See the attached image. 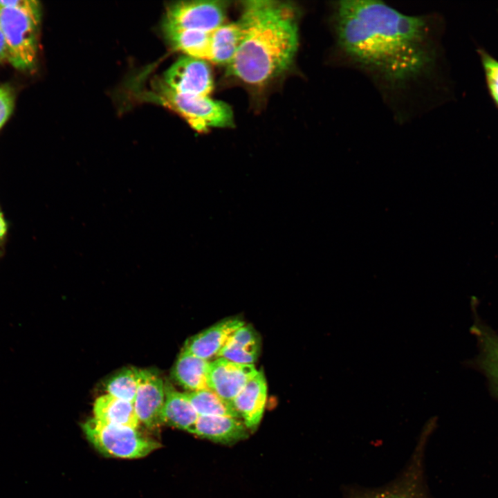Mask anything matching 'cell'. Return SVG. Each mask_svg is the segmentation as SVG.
Listing matches in <instances>:
<instances>
[{"label":"cell","instance_id":"1","mask_svg":"<svg viewBox=\"0 0 498 498\" xmlns=\"http://www.w3.org/2000/svg\"><path fill=\"white\" fill-rule=\"evenodd\" d=\"M331 21L338 54L391 102L436 78L439 28L432 16L407 15L380 1H341L333 4Z\"/></svg>","mask_w":498,"mask_h":498},{"label":"cell","instance_id":"2","mask_svg":"<svg viewBox=\"0 0 498 498\" xmlns=\"http://www.w3.org/2000/svg\"><path fill=\"white\" fill-rule=\"evenodd\" d=\"M298 7L290 1L241 2L238 23L241 41L226 66V75L252 87H262L291 66L299 46Z\"/></svg>","mask_w":498,"mask_h":498},{"label":"cell","instance_id":"3","mask_svg":"<svg viewBox=\"0 0 498 498\" xmlns=\"http://www.w3.org/2000/svg\"><path fill=\"white\" fill-rule=\"evenodd\" d=\"M435 422L432 418L425 423L409 460L394 480L378 488L344 486L342 498H430L425 476L424 458Z\"/></svg>","mask_w":498,"mask_h":498},{"label":"cell","instance_id":"4","mask_svg":"<svg viewBox=\"0 0 498 498\" xmlns=\"http://www.w3.org/2000/svg\"><path fill=\"white\" fill-rule=\"evenodd\" d=\"M154 98L176 111L199 133H205L212 128L232 127L234 116L232 108L224 102L210 96H198L177 93L163 80L154 84Z\"/></svg>","mask_w":498,"mask_h":498},{"label":"cell","instance_id":"5","mask_svg":"<svg viewBox=\"0 0 498 498\" xmlns=\"http://www.w3.org/2000/svg\"><path fill=\"white\" fill-rule=\"evenodd\" d=\"M41 14L0 7V28L7 48L8 61L22 71L33 70L37 56V35Z\"/></svg>","mask_w":498,"mask_h":498},{"label":"cell","instance_id":"6","mask_svg":"<svg viewBox=\"0 0 498 498\" xmlns=\"http://www.w3.org/2000/svg\"><path fill=\"white\" fill-rule=\"evenodd\" d=\"M82 428L90 443L107 456L142 458L160 446L141 436L136 428L107 423L94 417L88 419Z\"/></svg>","mask_w":498,"mask_h":498},{"label":"cell","instance_id":"7","mask_svg":"<svg viewBox=\"0 0 498 498\" xmlns=\"http://www.w3.org/2000/svg\"><path fill=\"white\" fill-rule=\"evenodd\" d=\"M228 2L181 1L168 6L163 29H185L212 33L225 24Z\"/></svg>","mask_w":498,"mask_h":498},{"label":"cell","instance_id":"8","mask_svg":"<svg viewBox=\"0 0 498 498\" xmlns=\"http://www.w3.org/2000/svg\"><path fill=\"white\" fill-rule=\"evenodd\" d=\"M162 80L174 91L185 95L210 96L214 87L212 71L206 61L186 55L176 60Z\"/></svg>","mask_w":498,"mask_h":498},{"label":"cell","instance_id":"9","mask_svg":"<svg viewBox=\"0 0 498 498\" xmlns=\"http://www.w3.org/2000/svg\"><path fill=\"white\" fill-rule=\"evenodd\" d=\"M258 371L253 365L237 363L223 358L210 361L209 389L232 403L233 399Z\"/></svg>","mask_w":498,"mask_h":498},{"label":"cell","instance_id":"10","mask_svg":"<svg viewBox=\"0 0 498 498\" xmlns=\"http://www.w3.org/2000/svg\"><path fill=\"white\" fill-rule=\"evenodd\" d=\"M165 399V383L154 371L139 369L138 389L133 402L139 422L149 428L163 423L162 412Z\"/></svg>","mask_w":498,"mask_h":498},{"label":"cell","instance_id":"11","mask_svg":"<svg viewBox=\"0 0 498 498\" xmlns=\"http://www.w3.org/2000/svg\"><path fill=\"white\" fill-rule=\"evenodd\" d=\"M243 325L244 322L238 318L219 322L187 339L183 350L210 361V359L217 358L231 337Z\"/></svg>","mask_w":498,"mask_h":498},{"label":"cell","instance_id":"12","mask_svg":"<svg viewBox=\"0 0 498 498\" xmlns=\"http://www.w3.org/2000/svg\"><path fill=\"white\" fill-rule=\"evenodd\" d=\"M267 385L263 371L250 380L232 401L247 428L254 430L261 421L265 409Z\"/></svg>","mask_w":498,"mask_h":498},{"label":"cell","instance_id":"13","mask_svg":"<svg viewBox=\"0 0 498 498\" xmlns=\"http://www.w3.org/2000/svg\"><path fill=\"white\" fill-rule=\"evenodd\" d=\"M192 433L224 444L233 443L248 436L247 427L239 418L223 416H199Z\"/></svg>","mask_w":498,"mask_h":498},{"label":"cell","instance_id":"14","mask_svg":"<svg viewBox=\"0 0 498 498\" xmlns=\"http://www.w3.org/2000/svg\"><path fill=\"white\" fill-rule=\"evenodd\" d=\"M165 399L162 412L163 423L192 433L198 414L185 393L165 384Z\"/></svg>","mask_w":498,"mask_h":498},{"label":"cell","instance_id":"15","mask_svg":"<svg viewBox=\"0 0 498 498\" xmlns=\"http://www.w3.org/2000/svg\"><path fill=\"white\" fill-rule=\"evenodd\" d=\"M210 361L182 350L174 366L172 375L184 388L190 391L210 389L208 373Z\"/></svg>","mask_w":498,"mask_h":498},{"label":"cell","instance_id":"16","mask_svg":"<svg viewBox=\"0 0 498 498\" xmlns=\"http://www.w3.org/2000/svg\"><path fill=\"white\" fill-rule=\"evenodd\" d=\"M260 351V340L255 329L243 325L231 337L217 358L240 363L250 364L257 360Z\"/></svg>","mask_w":498,"mask_h":498},{"label":"cell","instance_id":"17","mask_svg":"<svg viewBox=\"0 0 498 498\" xmlns=\"http://www.w3.org/2000/svg\"><path fill=\"white\" fill-rule=\"evenodd\" d=\"M94 418L107 423L137 428L139 421L133 403L110 394L98 397L93 405Z\"/></svg>","mask_w":498,"mask_h":498},{"label":"cell","instance_id":"18","mask_svg":"<svg viewBox=\"0 0 498 498\" xmlns=\"http://www.w3.org/2000/svg\"><path fill=\"white\" fill-rule=\"evenodd\" d=\"M164 33L174 49L186 56L210 61L211 33L174 28H165Z\"/></svg>","mask_w":498,"mask_h":498},{"label":"cell","instance_id":"19","mask_svg":"<svg viewBox=\"0 0 498 498\" xmlns=\"http://www.w3.org/2000/svg\"><path fill=\"white\" fill-rule=\"evenodd\" d=\"M238 21L223 24L210 34V62L228 66L233 59L241 41Z\"/></svg>","mask_w":498,"mask_h":498},{"label":"cell","instance_id":"20","mask_svg":"<svg viewBox=\"0 0 498 498\" xmlns=\"http://www.w3.org/2000/svg\"><path fill=\"white\" fill-rule=\"evenodd\" d=\"M199 416H223L239 418L232 404L211 389L185 393Z\"/></svg>","mask_w":498,"mask_h":498},{"label":"cell","instance_id":"21","mask_svg":"<svg viewBox=\"0 0 498 498\" xmlns=\"http://www.w3.org/2000/svg\"><path fill=\"white\" fill-rule=\"evenodd\" d=\"M481 348V364L498 391V333L483 326H474Z\"/></svg>","mask_w":498,"mask_h":498},{"label":"cell","instance_id":"22","mask_svg":"<svg viewBox=\"0 0 498 498\" xmlns=\"http://www.w3.org/2000/svg\"><path fill=\"white\" fill-rule=\"evenodd\" d=\"M138 378L139 369L134 367L124 368L107 381L106 391L108 394L133 403Z\"/></svg>","mask_w":498,"mask_h":498},{"label":"cell","instance_id":"23","mask_svg":"<svg viewBox=\"0 0 498 498\" xmlns=\"http://www.w3.org/2000/svg\"><path fill=\"white\" fill-rule=\"evenodd\" d=\"M484 75L486 86L498 109V59L482 47L477 49Z\"/></svg>","mask_w":498,"mask_h":498},{"label":"cell","instance_id":"24","mask_svg":"<svg viewBox=\"0 0 498 498\" xmlns=\"http://www.w3.org/2000/svg\"><path fill=\"white\" fill-rule=\"evenodd\" d=\"M15 95L13 89L7 84L0 86V129L12 114Z\"/></svg>","mask_w":498,"mask_h":498},{"label":"cell","instance_id":"25","mask_svg":"<svg viewBox=\"0 0 498 498\" xmlns=\"http://www.w3.org/2000/svg\"><path fill=\"white\" fill-rule=\"evenodd\" d=\"M0 7L17 8L41 14L39 3L35 0H0Z\"/></svg>","mask_w":498,"mask_h":498},{"label":"cell","instance_id":"26","mask_svg":"<svg viewBox=\"0 0 498 498\" xmlns=\"http://www.w3.org/2000/svg\"><path fill=\"white\" fill-rule=\"evenodd\" d=\"M8 48L3 34L0 28V62L8 61Z\"/></svg>","mask_w":498,"mask_h":498},{"label":"cell","instance_id":"27","mask_svg":"<svg viewBox=\"0 0 498 498\" xmlns=\"http://www.w3.org/2000/svg\"><path fill=\"white\" fill-rule=\"evenodd\" d=\"M6 232V223L3 216L0 212V238H2Z\"/></svg>","mask_w":498,"mask_h":498}]
</instances>
